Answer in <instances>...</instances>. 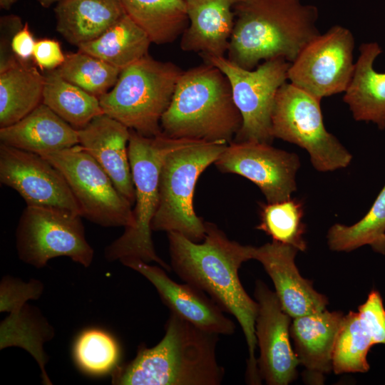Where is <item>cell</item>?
I'll use <instances>...</instances> for the list:
<instances>
[{"instance_id":"1","label":"cell","mask_w":385,"mask_h":385,"mask_svg":"<svg viewBox=\"0 0 385 385\" xmlns=\"http://www.w3.org/2000/svg\"><path fill=\"white\" fill-rule=\"evenodd\" d=\"M205 228L202 242H192L178 232H167L171 269L238 321L249 351L247 380L260 384L262 379L255 356L258 303L246 292L238 272L242 263L252 259L254 247L230 240L214 223L205 222Z\"/></svg>"},{"instance_id":"2","label":"cell","mask_w":385,"mask_h":385,"mask_svg":"<svg viewBox=\"0 0 385 385\" xmlns=\"http://www.w3.org/2000/svg\"><path fill=\"white\" fill-rule=\"evenodd\" d=\"M165 335L154 346H139L135 357L112 371L115 385H219V334L203 331L170 312Z\"/></svg>"},{"instance_id":"3","label":"cell","mask_w":385,"mask_h":385,"mask_svg":"<svg viewBox=\"0 0 385 385\" xmlns=\"http://www.w3.org/2000/svg\"><path fill=\"white\" fill-rule=\"evenodd\" d=\"M233 13L227 58L247 70L276 58L292 63L321 34L317 7L300 0H244L234 6Z\"/></svg>"},{"instance_id":"4","label":"cell","mask_w":385,"mask_h":385,"mask_svg":"<svg viewBox=\"0 0 385 385\" xmlns=\"http://www.w3.org/2000/svg\"><path fill=\"white\" fill-rule=\"evenodd\" d=\"M242 123L227 76L204 61L181 73L160 127L171 138L230 143Z\"/></svg>"},{"instance_id":"5","label":"cell","mask_w":385,"mask_h":385,"mask_svg":"<svg viewBox=\"0 0 385 385\" xmlns=\"http://www.w3.org/2000/svg\"><path fill=\"white\" fill-rule=\"evenodd\" d=\"M128 156L135 187L133 222L105 249L108 261L137 259L156 262L166 271L171 267L155 252L151 222L159 202V181L165 156L172 150L195 140L175 139L163 133L146 137L130 130Z\"/></svg>"},{"instance_id":"6","label":"cell","mask_w":385,"mask_h":385,"mask_svg":"<svg viewBox=\"0 0 385 385\" xmlns=\"http://www.w3.org/2000/svg\"><path fill=\"white\" fill-rule=\"evenodd\" d=\"M183 71L172 62L144 56L123 69L111 89L98 98L103 113L142 135L162 134L161 118Z\"/></svg>"},{"instance_id":"7","label":"cell","mask_w":385,"mask_h":385,"mask_svg":"<svg viewBox=\"0 0 385 385\" xmlns=\"http://www.w3.org/2000/svg\"><path fill=\"white\" fill-rule=\"evenodd\" d=\"M228 143L192 140L170 152L160 174L159 202L151 222L152 231L178 232L195 242L205 236V222L194 210L196 183Z\"/></svg>"},{"instance_id":"8","label":"cell","mask_w":385,"mask_h":385,"mask_svg":"<svg viewBox=\"0 0 385 385\" xmlns=\"http://www.w3.org/2000/svg\"><path fill=\"white\" fill-rule=\"evenodd\" d=\"M274 138L307 151L313 167L329 172L347 167L352 155L324 126L320 101L289 82L278 90L272 113Z\"/></svg>"},{"instance_id":"9","label":"cell","mask_w":385,"mask_h":385,"mask_svg":"<svg viewBox=\"0 0 385 385\" xmlns=\"http://www.w3.org/2000/svg\"><path fill=\"white\" fill-rule=\"evenodd\" d=\"M204 61L212 63L227 76L242 123L232 141L272 144V113L277 93L288 80L290 62L276 58L260 63L247 70L230 61L226 56H208Z\"/></svg>"},{"instance_id":"10","label":"cell","mask_w":385,"mask_h":385,"mask_svg":"<svg viewBox=\"0 0 385 385\" xmlns=\"http://www.w3.org/2000/svg\"><path fill=\"white\" fill-rule=\"evenodd\" d=\"M81 216L58 208L26 205L16 230L19 257L36 268L68 257L88 267L94 250L87 242Z\"/></svg>"},{"instance_id":"11","label":"cell","mask_w":385,"mask_h":385,"mask_svg":"<svg viewBox=\"0 0 385 385\" xmlns=\"http://www.w3.org/2000/svg\"><path fill=\"white\" fill-rule=\"evenodd\" d=\"M41 156L61 172L78 204L81 217L105 227L126 228L133 225L132 204L79 144Z\"/></svg>"},{"instance_id":"12","label":"cell","mask_w":385,"mask_h":385,"mask_svg":"<svg viewBox=\"0 0 385 385\" xmlns=\"http://www.w3.org/2000/svg\"><path fill=\"white\" fill-rule=\"evenodd\" d=\"M354 45L349 29L332 26L310 41L290 63L289 83L320 101L344 93L354 72Z\"/></svg>"},{"instance_id":"13","label":"cell","mask_w":385,"mask_h":385,"mask_svg":"<svg viewBox=\"0 0 385 385\" xmlns=\"http://www.w3.org/2000/svg\"><path fill=\"white\" fill-rule=\"evenodd\" d=\"M214 164L222 173L237 174L252 182L267 202L287 200L297 190L298 155L271 144L232 141Z\"/></svg>"},{"instance_id":"14","label":"cell","mask_w":385,"mask_h":385,"mask_svg":"<svg viewBox=\"0 0 385 385\" xmlns=\"http://www.w3.org/2000/svg\"><path fill=\"white\" fill-rule=\"evenodd\" d=\"M0 182L16 190L26 205L58 208L81 215L61 172L40 155L0 143Z\"/></svg>"},{"instance_id":"15","label":"cell","mask_w":385,"mask_h":385,"mask_svg":"<svg viewBox=\"0 0 385 385\" xmlns=\"http://www.w3.org/2000/svg\"><path fill=\"white\" fill-rule=\"evenodd\" d=\"M254 296L258 303L255 335L260 376L269 385H287L297 377L299 364L289 340L292 317L283 310L275 292L262 281H256Z\"/></svg>"},{"instance_id":"16","label":"cell","mask_w":385,"mask_h":385,"mask_svg":"<svg viewBox=\"0 0 385 385\" xmlns=\"http://www.w3.org/2000/svg\"><path fill=\"white\" fill-rule=\"evenodd\" d=\"M145 277L156 289L163 303L183 319L210 333L230 335L235 330L232 320L205 292L185 282L170 279L163 267L137 259L120 261Z\"/></svg>"},{"instance_id":"17","label":"cell","mask_w":385,"mask_h":385,"mask_svg":"<svg viewBox=\"0 0 385 385\" xmlns=\"http://www.w3.org/2000/svg\"><path fill=\"white\" fill-rule=\"evenodd\" d=\"M298 251L292 245L272 241L254 247L252 257L262 265L283 310L292 319L324 311L328 304L327 297L299 274L294 262Z\"/></svg>"},{"instance_id":"18","label":"cell","mask_w":385,"mask_h":385,"mask_svg":"<svg viewBox=\"0 0 385 385\" xmlns=\"http://www.w3.org/2000/svg\"><path fill=\"white\" fill-rule=\"evenodd\" d=\"M79 145L101 165L119 192L133 205L135 187L128 156L130 129L103 113L78 130Z\"/></svg>"},{"instance_id":"19","label":"cell","mask_w":385,"mask_h":385,"mask_svg":"<svg viewBox=\"0 0 385 385\" xmlns=\"http://www.w3.org/2000/svg\"><path fill=\"white\" fill-rule=\"evenodd\" d=\"M244 0H185L189 24L180 46L202 58L225 56L234 27V6Z\"/></svg>"},{"instance_id":"20","label":"cell","mask_w":385,"mask_h":385,"mask_svg":"<svg viewBox=\"0 0 385 385\" xmlns=\"http://www.w3.org/2000/svg\"><path fill=\"white\" fill-rule=\"evenodd\" d=\"M0 141L40 155L79 144L78 130L43 103L16 123L0 128Z\"/></svg>"},{"instance_id":"21","label":"cell","mask_w":385,"mask_h":385,"mask_svg":"<svg viewBox=\"0 0 385 385\" xmlns=\"http://www.w3.org/2000/svg\"><path fill=\"white\" fill-rule=\"evenodd\" d=\"M344 314L322 312L293 319L290 337L299 361L311 374L322 376L332 370V351Z\"/></svg>"},{"instance_id":"22","label":"cell","mask_w":385,"mask_h":385,"mask_svg":"<svg viewBox=\"0 0 385 385\" xmlns=\"http://www.w3.org/2000/svg\"><path fill=\"white\" fill-rule=\"evenodd\" d=\"M382 52L376 42L363 43L355 61L351 81L344 93L343 101L354 120L372 123L385 129V73L374 68Z\"/></svg>"},{"instance_id":"23","label":"cell","mask_w":385,"mask_h":385,"mask_svg":"<svg viewBox=\"0 0 385 385\" xmlns=\"http://www.w3.org/2000/svg\"><path fill=\"white\" fill-rule=\"evenodd\" d=\"M53 11L56 31L76 46L98 38L126 14L121 0H66Z\"/></svg>"},{"instance_id":"24","label":"cell","mask_w":385,"mask_h":385,"mask_svg":"<svg viewBox=\"0 0 385 385\" xmlns=\"http://www.w3.org/2000/svg\"><path fill=\"white\" fill-rule=\"evenodd\" d=\"M45 76L18 60L0 71V128L16 123L42 103Z\"/></svg>"},{"instance_id":"25","label":"cell","mask_w":385,"mask_h":385,"mask_svg":"<svg viewBox=\"0 0 385 385\" xmlns=\"http://www.w3.org/2000/svg\"><path fill=\"white\" fill-rule=\"evenodd\" d=\"M53 335V327L38 309L26 302L11 310L9 315L1 322L0 349L14 346L26 350L40 367L43 384L51 385L52 382L45 369L48 356L43 344Z\"/></svg>"},{"instance_id":"26","label":"cell","mask_w":385,"mask_h":385,"mask_svg":"<svg viewBox=\"0 0 385 385\" xmlns=\"http://www.w3.org/2000/svg\"><path fill=\"white\" fill-rule=\"evenodd\" d=\"M151 43L146 33L125 14L98 38L77 48L122 71L148 55Z\"/></svg>"},{"instance_id":"27","label":"cell","mask_w":385,"mask_h":385,"mask_svg":"<svg viewBox=\"0 0 385 385\" xmlns=\"http://www.w3.org/2000/svg\"><path fill=\"white\" fill-rule=\"evenodd\" d=\"M126 14L152 43H170L189 24L185 0H121Z\"/></svg>"},{"instance_id":"28","label":"cell","mask_w":385,"mask_h":385,"mask_svg":"<svg viewBox=\"0 0 385 385\" xmlns=\"http://www.w3.org/2000/svg\"><path fill=\"white\" fill-rule=\"evenodd\" d=\"M42 103L76 130L103 113L98 97L64 79L57 69L45 75Z\"/></svg>"},{"instance_id":"29","label":"cell","mask_w":385,"mask_h":385,"mask_svg":"<svg viewBox=\"0 0 385 385\" xmlns=\"http://www.w3.org/2000/svg\"><path fill=\"white\" fill-rule=\"evenodd\" d=\"M330 250L350 252L369 245L376 252L385 255V185L368 212L359 222L346 226L332 225L327 233Z\"/></svg>"},{"instance_id":"30","label":"cell","mask_w":385,"mask_h":385,"mask_svg":"<svg viewBox=\"0 0 385 385\" xmlns=\"http://www.w3.org/2000/svg\"><path fill=\"white\" fill-rule=\"evenodd\" d=\"M374 345L359 313L344 315L332 351V370L337 374L369 371L367 354Z\"/></svg>"},{"instance_id":"31","label":"cell","mask_w":385,"mask_h":385,"mask_svg":"<svg viewBox=\"0 0 385 385\" xmlns=\"http://www.w3.org/2000/svg\"><path fill=\"white\" fill-rule=\"evenodd\" d=\"M301 202L291 197L276 202L260 205V222L256 229L265 232L272 241L292 245L299 251L307 248L303 235L305 225Z\"/></svg>"},{"instance_id":"32","label":"cell","mask_w":385,"mask_h":385,"mask_svg":"<svg viewBox=\"0 0 385 385\" xmlns=\"http://www.w3.org/2000/svg\"><path fill=\"white\" fill-rule=\"evenodd\" d=\"M57 71L64 79L98 98L111 89L121 72L108 63L80 51L66 53Z\"/></svg>"},{"instance_id":"33","label":"cell","mask_w":385,"mask_h":385,"mask_svg":"<svg viewBox=\"0 0 385 385\" xmlns=\"http://www.w3.org/2000/svg\"><path fill=\"white\" fill-rule=\"evenodd\" d=\"M120 347L115 339L101 329L89 328L81 332L73 346L77 366L91 376L111 374L118 365Z\"/></svg>"},{"instance_id":"34","label":"cell","mask_w":385,"mask_h":385,"mask_svg":"<svg viewBox=\"0 0 385 385\" xmlns=\"http://www.w3.org/2000/svg\"><path fill=\"white\" fill-rule=\"evenodd\" d=\"M43 292V284L38 279H31L25 282L18 278L5 276L0 284V311L9 312L29 299H38Z\"/></svg>"},{"instance_id":"35","label":"cell","mask_w":385,"mask_h":385,"mask_svg":"<svg viewBox=\"0 0 385 385\" xmlns=\"http://www.w3.org/2000/svg\"><path fill=\"white\" fill-rule=\"evenodd\" d=\"M358 313L374 344L385 345V309L378 291L369 294L365 302L358 307Z\"/></svg>"},{"instance_id":"36","label":"cell","mask_w":385,"mask_h":385,"mask_svg":"<svg viewBox=\"0 0 385 385\" xmlns=\"http://www.w3.org/2000/svg\"><path fill=\"white\" fill-rule=\"evenodd\" d=\"M65 56L58 41L42 38L36 41L32 58L40 70L49 71L61 66Z\"/></svg>"},{"instance_id":"37","label":"cell","mask_w":385,"mask_h":385,"mask_svg":"<svg viewBox=\"0 0 385 385\" xmlns=\"http://www.w3.org/2000/svg\"><path fill=\"white\" fill-rule=\"evenodd\" d=\"M0 25V71H3L19 60L12 51L11 41L15 34L24 25H22L21 18L16 15L1 16Z\"/></svg>"},{"instance_id":"38","label":"cell","mask_w":385,"mask_h":385,"mask_svg":"<svg viewBox=\"0 0 385 385\" xmlns=\"http://www.w3.org/2000/svg\"><path fill=\"white\" fill-rule=\"evenodd\" d=\"M35 43L36 41L29 24L26 23L14 36L11 49L19 60L28 62L33 57Z\"/></svg>"},{"instance_id":"39","label":"cell","mask_w":385,"mask_h":385,"mask_svg":"<svg viewBox=\"0 0 385 385\" xmlns=\"http://www.w3.org/2000/svg\"><path fill=\"white\" fill-rule=\"evenodd\" d=\"M19 0H0V7L4 10H9Z\"/></svg>"},{"instance_id":"40","label":"cell","mask_w":385,"mask_h":385,"mask_svg":"<svg viewBox=\"0 0 385 385\" xmlns=\"http://www.w3.org/2000/svg\"><path fill=\"white\" fill-rule=\"evenodd\" d=\"M66 0H37L38 4L43 8H48L54 4H58Z\"/></svg>"}]
</instances>
